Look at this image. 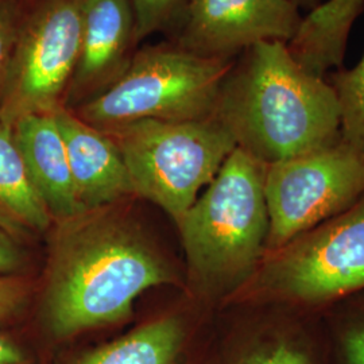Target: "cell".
<instances>
[{"label": "cell", "mask_w": 364, "mask_h": 364, "mask_svg": "<svg viewBox=\"0 0 364 364\" xmlns=\"http://www.w3.org/2000/svg\"><path fill=\"white\" fill-rule=\"evenodd\" d=\"M82 210L97 208L132 193L124 159L114 139L78 117L69 108L54 112Z\"/></svg>", "instance_id": "obj_11"}, {"label": "cell", "mask_w": 364, "mask_h": 364, "mask_svg": "<svg viewBox=\"0 0 364 364\" xmlns=\"http://www.w3.org/2000/svg\"><path fill=\"white\" fill-rule=\"evenodd\" d=\"M260 285L293 304H321L364 287V198L272 252Z\"/></svg>", "instance_id": "obj_8"}, {"label": "cell", "mask_w": 364, "mask_h": 364, "mask_svg": "<svg viewBox=\"0 0 364 364\" xmlns=\"http://www.w3.org/2000/svg\"><path fill=\"white\" fill-rule=\"evenodd\" d=\"M13 131L30 178L50 215L69 219L82 213L54 112L23 115L14 122Z\"/></svg>", "instance_id": "obj_12"}, {"label": "cell", "mask_w": 364, "mask_h": 364, "mask_svg": "<svg viewBox=\"0 0 364 364\" xmlns=\"http://www.w3.org/2000/svg\"><path fill=\"white\" fill-rule=\"evenodd\" d=\"M173 42L209 58H232L260 42L289 43L302 18L291 0H189Z\"/></svg>", "instance_id": "obj_9"}, {"label": "cell", "mask_w": 364, "mask_h": 364, "mask_svg": "<svg viewBox=\"0 0 364 364\" xmlns=\"http://www.w3.org/2000/svg\"><path fill=\"white\" fill-rule=\"evenodd\" d=\"M50 219L15 142L13 126L0 115V228L7 234L41 232Z\"/></svg>", "instance_id": "obj_15"}, {"label": "cell", "mask_w": 364, "mask_h": 364, "mask_svg": "<svg viewBox=\"0 0 364 364\" xmlns=\"http://www.w3.org/2000/svg\"><path fill=\"white\" fill-rule=\"evenodd\" d=\"M329 336L317 338L297 324L260 331L232 346L221 364H329Z\"/></svg>", "instance_id": "obj_16"}, {"label": "cell", "mask_w": 364, "mask_h": 364, "mask_svg": "<svg viewBox=\"0 0 364 364\" xmlns=\"http://www.w3.org/2000/svg\"><path fill=\"white\" fill-rule=\"evenodd\" d=\"M168 270L135 235L115 225L84 227L58 248L45 318L64 341L127 318L138 296L166 284Z\"/></svg>", "instance_id": "obj_2"}, {"label": "cell", "mask_w": 364, "mask_h": 364, "mask_svg": "<svg viewBox=\"0 0 364 364\" xmlns=\"http://www.w3.org/2000/svg\"><path fill=\"white\" fill-rule=\"evenodd\" d=\"M364 151L346 142L267 165L264 197L270 254L358 203Z\"/></svg>", "instance_id": "obj_7"}, {"label": "cell", "mask_w": 364, "mask_h": 364, "mask_svg": "<svg viewBox=\"0 0 364 364\" xmlns=\"http://www.w3.org/2000/svg\"><path fill=\"white\" fill-rule=\"evenodd\" d=\"M18 248L15 247L10 234L0 228V277L11 273L21 262Z\"/></svg>", "instance_id": "obj_22"}, {"label": "cell", "mask_w": 364, "mask_h": 364, "mask_svg": "<svg viewBox=\"0 0 364 364\" xmlns=\"http://www.w3.org/2000/svg\"><path fill=\"white\" fill-rule=\"evenodd\" d=\"M341 112L343 142L364 151V55L359 64L333 76Z\"/></svg>", "instance_id": "obj_17"}, {"label": "cell", "mask_w": 364, "mask_h": 364, "mask_svg": "<svg viewBox=\"0 0 364 364\" xmlns=\"http://www.w3.org/2000/svg\"><path fill=\"white\" fill-rule=\"evenodd\" d=\"M294 4H297V6H311L312 7L313 10L318 6L317 4V0H291Z\"/></svg>", "instance_id": "obj_24"}, {"label": "cell", "mask_w": 364, "mask_h": 364, "mask_svg": "<svg viewBox=\"0 0 364 364\" xmlns=\"http://www.w3.org/2000/svg\"><path fill=\"white\" fill-rule=\"evenodd\" d=\"M103 131L119 147L134 192L177 223L237 147L231 132L213 117L180 122L144 119Z\"/></svg>", "instance_id": "obj_4"}, {"label": "cell", "mask_w": 364, "mask_h": 364, "mask_svg": "<svg viewBox=\"0 0 364 364\" xmlns=\"http://www.w3.org/2000/svg\"><path fill=\"white\" fill-rule=\"evenodd\" d=\"M0 364H31L25 350L0 332Z\"/></svg>", "instance_id": "obj_23"}, {"label": "cell", "mask_w": 364, "mask_h": 364, "mask_svg": "<svg viewBox=\"0 0 364 364\" xmlns=\"http://www.w3.org/2000/svg\"><path fill=\"white\" fill-rule=\"evenodd\" d=\"M134 15L129 0H82L77 69L66 96L85 103L120 77L135 53Z\"/></svg>", "instance_id": "obj_10"}, {"label": "cell", "mask_w": 364, "mask_h": 364, "mask_svg": "<svg viewBox=\"0 0 364 364\" xmlns=\"http://www.w3.org/2000/svg\"><path fill=\"white\" fill-rule=\"evenodd\" d=\"M191 331L176 316H165L126 335L82 352L69 364H188Z\"/></svg>", "instance_id": "obj_14"}, {"label": "cell", "mask_w": 364, "mask_h": 364, "mask_svg": "<svg viewBox=\"0 0 364 364\" xmlns=\"http://www.w3.org/2000/svg\"><path fill=\"white\" fill-rule=\"evenodd\" d=\"M237 147L266 165L338 144V95L299 65L279 41L243 52L224 78L213 111Z\"/></svg>", "instance_id": "obj_1"}, {"label": "cell", "mask_w": 364, "mask_h": 364, "mask_svg": "<svg viewBox=\"0 0 364 364\" xmlns=\"http://www.w3.org/2000/svg\"><path fill=\"white\" fill-rule=\"evenodd\" d=\"M232 58H209L174 43L135 53L124 73L73 111L97 129L136 120H196L213 117Z\"/></svg>", "instance_id": "obj_5"}, {"label": "cell", "mask_w": 364, "mask_h": 364, "mask_svg": "<svg viewBox=\"0 0 364 364\" xmlns=\"http://www.w3.org/2000/svg\"><path fill=\"white\" fill-rule=\"evenodd\" d=\"M26 290L21 281L0 277V321L10 318L23 304Z\"/></svg>", "instance_id": "obj_21"}, {"label": "cell", "mask_w": 364, "mask_h": 364, "mask_svg": "<svg viewBox=\"0 0 364 364\" xmlns=\"http://www.w3.org/2000/svg\"><path fill=\"white\" fill-rule=\"evenodd\" d=\"M82 0H33L0 85V115L65 108L80 57Z\"/></svg>", "instance_id": "obj_6"}, {"label": "cell", "mask_w": 364, "mask_h": 364, "mask_svg": "<svg viewBox=\"0 0 364 364\" xmlns=\"http://www.w3.org/2000/svg\"><path fill=\"white\" fill-rule=\"evenodd\" d=\"M328 336L335 364H364V309L336 320Z\"/></svg>", "instance_id": "obj_18"}, {"label": "cell", "mask_w": 364, "mask_h": 364, "mask_svg": "<svg viewBox=\"0 0 364 364\" xmlns=\"http://www.w3.org/2000/svg\"><path fill=\"white\" fill-rule=\"evenodd\" d=\"M136 43L165 28L185 7V0H129Z\"/></svg>", "instance_id": "obj_19"}, {"label": "cell", "mask_w": 364, "mask_h": 364, "mask_svg": "<svg viewBox=\"0 0 364 364\" xmlns=\"http://www.w3.org/2000/svg\"><path fill=\"white\" fill-rule=\"evenodd\" d=\"M364 9V0H326L302 18L287 48L299 65L314 76L340 68L351 27Z\"/></svg>", "instance_id": "obj_13"}, {"label": "cell", "mask_w": 364, "mask_h": 364, "mask_svg": "<svg viewBox=\"0 0 364 364\" xmlns=\"http://www.w3.org/2000/svg\"><path fill=\"white\" fill-rule=\"evenodd\" d=\"M33 0H0V85Z\"/></svg>", "instance_id": "obj_20"}, {"label": "cell", "mask_w": 364, "mask_h": 364, "mask_svg": "<svg viewBox=\"0 0 364 364\" xmlns=\"http://www.w3.org/2000/svg\"><path fill=\"white\" fill-rule=\"evenodd\" d=\"M266 170L264 162L236 147L178 221L189 264L208 287H232L267 246Z\"/></svg>", "instance_id": "obj_3"}]
</instances>
